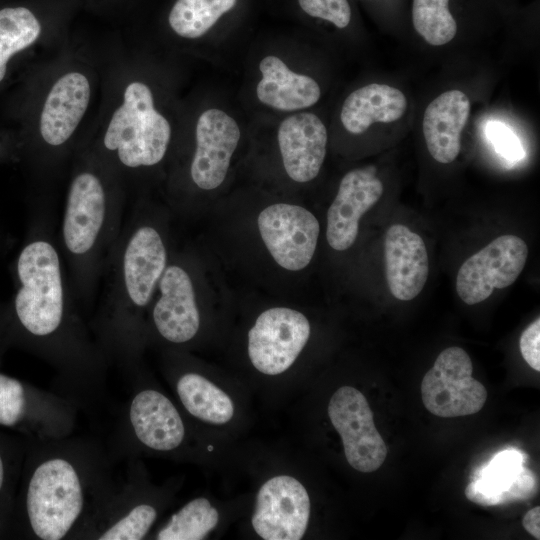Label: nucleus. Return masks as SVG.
I'll return each mask as SVG.
<instances>
[{"label": "nucleus", "instance_id": "nucleus-21", "mask_svg": "<svg viewBox=\"0 0 540 540\" xmlns=\"http://www.w3.org/2000/svg\"><path fill=\"white\" fill-rule=\"evenodd\" d=\"M277 138L288 176L301 183L313 180L327 150V129L321 119L309 112L291 115L280 124Z\"/></svg>", "mask_w": 540, "mask_h": 540}, {"label": "nucleus", "instance_id": "nucleus-8", "mask_svg": "<svg viewBox=\"0 0 540 540\" xmlns=\"http://www.w3.org/2000/svg\"><path fill=\"white\" fill-rule=\"evenodd\" d=\"M171 125L155 107L150 87L129 82L100 137L86 151L125 182L127 176L162 162ZM125 185V184H124Z\"/></svg>", "mask_w": 540, "mask_h": 540}, {"label": "nucleus", "instance_id": "nucleus-25", "mask_svg": "<svg viewBox=\"0 0 540 540\" xmlns=\"http://www.w3.org/2000/svg\"><path fill=\"white\" fill-rule=\"evenodd\" d=\"M262 78L256 93L259 101L281 111L310 107L321 96L319 84L311 77L293 72L278 57L270 55L259 64Z\"/></svg>", "mask_w": 540, "mask_h": 540}, {"label": "nucleus", "instance_id": "nucleus-7", "mask_svg": "<svg viewBox=\"0 0 540 540\" xmlns=\"http://www.w3.org/2000/svg\"><path fill=\"white\" fill-rule=\"evenodd\" d=\"M171 395L196 429L228 453L252 421V392L242 380L218 377L178 350H168L162 366Z\"/></svg>", "mask_w": 540, "mask_h": 540}, {"label": "nucleus", "instance_id": "nucleus-14", "mask_svg": "<svg viewBox=\"0 0 540 540\" xmlns=\"http://www.w3.org/2000/svg\"><path fill=\"white\" fill-rule=\"evenodd\" d=\"M326 414L340 437L347 464L361 473L378 470L386 459L387 447L365 395L356 387L343 384L330 396Z\"/></svg>", "mask_w": 540, "mask_h": 540}, {"label": "nucleus", "instance_id": "nucleus-2", "mask_svg": "<svg viewBox=\"0 0 540 540\" xmlns=\"http://www.w3.org/2000/svg\"><path fill=\"white\" fill-rule=\"evenodd\" d=\"M167 264L161 229L134 212L105 261L101 299L88 322L108 364L125 376L142 367L146 316Z\"/></svg>", "mask_w": 540, "mask_h": 540}, {"label": "nucleus", "instance_id": "nucleus-35", "mask_svg": "<svg viewBox=\"0 0 540 540\" xmlns=\"http://www.w3.org/2000/svg\"><path fill=\"white\" fill-rule=\"evenodd\" d=\"M0 150H1V147H0Z\"/></svg>", "mask_w": 540, "mask_h": 540}, {"label": "nucleus", "instance_id": "nucleus-17", "mask_svg": "<svg viewBox=\"0 0 540 540\" xmlns=\"http://www.w3.org/2000/svg\"><path fill=\"white\" fill-rule=\"evenodd\" d=\"M261 238L273 259L282 268H305L315 253L320 232L316 217L302 206L278 203L258 216Z\"/></svg>", "mask_w": 540, "mask_h": 540}, {"label": "nucleus", "instance_id": "nucleus-20", "mask_svg": "<svg viewBox=\"0 0 540 540\" xmlns=\"http://www.w3.org/2000/svg\"><path fill=\"white\" fill-rule=\"evenodd\" d=\"M383 191L374 167L353 169L344 175L327 211L326 238L333 249L344 251L354 244L360 218L379 201Z\"/></svg>", "mask_w": 540, "mask_h": 540}, {"label": "nucleus", "instance_id": "nucleus-5", "mask_svg": "<svg viewBox=\"0 0 540 540\" xmlns=\"http://www.w3.org/2000/svg\"><path fill=\"white\" fill-rule=\"evenodd\" d=\"M128 379L131 390L116 423L112 460L147 456L205 467L228 465L232 454L205 438L143 367Z\"/></svg>", "mask_w": 540, "mask_h": 540}, {"label": "nucleus", "instance_id": "nucleus-27", "mask_svg": "<svg viewBox=\"0 0 540 540\" xmlns=\"http://www.w3.org/2000/svg\"><path fill=\"white\" fill-rule=\"evenodd\" d=\"M41 32L38 18L28 8L0 10V83L6 77L11 59L35 44Z\"/></svg>", "mask_w": 540, "mask_h": 540}, {"label": "nucleus", "instance_id": "nucleus-10", "mask_svg": "<svg viewBox=\"0 0 540 540\" xmlns=\"http://www.w3.org/2000/svg\"><path fill=\"white\" fill-rule=\"evenodd\" d=\"M311 336L308 318L288 307L261 312L249 328L246 356L251 376L245 384L269 404L296 395L293 370Z\"/></svg>", "mask_w": 540, "mask_h": 540}, {"label": "nucleus", "instance_id": "nucleus-18", "mask_svg": "<svg viewBox=\"0 0 540 540\" xmlns=\"http://www.w3.org/2000/svg\"><path fill=\"white\" fill-rule=\"evenodd\" d=\"M249 496L221 500L209 494L190 498L165 520L159 521L147 539L207 540L220 536L246 512Z\"/></svg>", "mask_w": 540, "mask_h": 540}, {"label": "nucleus", "instance_id": "nucleus-16", "mask_svg": "<svg viewBox=\"0 0 540 540\" xmlns=\"http://www.w3.org/2000/svg\"><path fill=\"white\" fill-rule=\"evenodd\" d=\"M528 257L524 240L502 235L470 256L456 277V291L467 305L487 299L494 289L512 285L522 272Z\"/></svg>", "mask_w": 540, "mask_h": 540}, {"label": "nucleus", "instance_id": "nucleus-32", "mask_svg": "<svg viewBox=\"0 0 540 540\" xmlns=\"http://www.w3.org/2000/svg\"><path fill=\"white\" fill-rule=\"evenodd\" d=\"M540 507L536 506L530 509L522 519V525L525 530L536 539H540Z\"/></svg>", "mask_w": 540, "mask_h": 540}, {"label": "nucleus", "instance_id": "nucleus-26", "mask_svg": "<svg viewBox=\"0 0 540 540\" xmlns=\"http://www.w3.org/2000/svg\"><path fill=\"white\" fill-rule=\"evenodd\" d=\"M239 0H176L168 24L178 36L196 39L206 34Z\"/></svg>", "mask_w": 540, "mask_h": 540}, {"label": "nucleus", "instance_id": "nucleus-9", "mask_svg": "<svg viewBox=\"0 0 540 540\" xmlns=\"http://www.w3.org/2000/svg\"><path fill=\"white\" fill-rule=\"evenodd\" d=\"M183 479L154 484L140 458H128L122 480H113L98 497L76 540H143L181 489Z\"/></svg>", "mask_w": 540, "mask_h": 540}, {"label": "nucleus", "instance_id": "nucleus-31", "mask_svg": "<svg viewBox=\"0 0 540 540\" xmlns=\"http://www.w3.org/2000/svg\"><path fill=\"white\" fill-rule=\"evenodd\" d=\"M520 352L526 363L540 371V319L537 318L522 332L519 340Z\"/></svg>", "mask_w": 540, "mask_h": 540}, {"label": "nucleus", "instance_id": "nucleus-29", "mask_svg": "<svg viewBox=\"0 0 540 540\" xmlns=\"http://www.w3.org/2000/svg\"><path fill=\"white\" fill-rule=\"evenodd\" d=\"M304 14L330 23L338 29L347 28L353 18L349 0H296Z\"/></svg>", "mask_w": 540, "mask_h": 540}, {"label": "nucleus", "instance_id": "nucleus-4", "mask_svg": "<svg viewBox=\"0 0 540 540\" xmlns=\"http://www.w3.org/2000/svg\"><path fill=\"white\" fill-rule=\"evenodd\" d=\"M77 158L57 241L73 296L80 307L87 308L123 225L125 185L86 151Z\"/></svg>", "mask_w": 540, "mask_h": 540}, {"label": "nucleus", "instance_id": "nucleus-33", "mask_svg": "<svg viewBox=\"0 0 540 540\" xmlns=\"http://www.w3.org/2000/svg\"><path fill=\"white\" fill-rule=\"evenodd\" d=\"M4 456L3 450L0 448V498L4 497L8 481L7 464Z\"/></svg>", "mask_w": 540, "mask_h": 540}, {"label": "nucleus", "instance_id": "nucleus-12", "mask_svg": "<svg viewBox=\"0 0 540 540\" xmlns=\"http://www.w3.org/2000/svg\"><path fill=\"white\" fill-rule=\"evenodd\" d=\"M145 321V340L177 350L199 337L202 316L189 271L179 263L167 264Z\"/></svg>", "mask_w": 540, "mask_h": 540}, {"label": "nucleus", "instance_id": "nucleus-6", "mask_svg": "<svg viewBox=\"0 0 540 540\" xmlns=\"http://www.w3.org/2000/svg\"><path fill=\"white\" fill-rule=\"evenodd\" d=\"M231 463L249 472L252 488L242 520L247 536L302 540L310 530L312 496L296 464V452L279 447L238 445Z\"/></svg>", "mask_w": 540, "mask_h": 540}, {"label": "nucleus", "instance_id": "nucleus-19", "mask_svg": "<svg viewBox=\"0 0 540 540\" xmlns=\"http://www.w3.org/2000/svg\"><path fill=\"white\" fill-rule=\"evenodd\" d=\"M196 147L190 164V177L202 190L220 186L240 139L237 122L224 111L210 108L198 118Z\"/></svg>", "mask_w": 540, "mask_h": 540}, {"label": "nucleus", "instance_id": "nucleus-28", "mask_svg": "<svg viewBox=\"0 0 540 540\" xmlns=\"http://www.w3.org/2000/svg\"><path fill=\"white\" fill-rule=\"evenodd\" d=\"M453 0H412L411 23L415 32L432 46L450 43L457 35L458 21Z\"/></svg>", "mask_w": 540, "mask_h": 540}, {"label": "nucleus", "instance_id": "nucleus-11", "mask_svg": "<svg viewBox=\"0 0 540 540\" xmlns=\"http://www.w3.org/2000/svg\"><path fill=\"white\" fill-rule=\"evenodd\" d=\"M92 95L88 76L79 70L59 75L47 90L38 116L30 156L41 170H52L68 153Z\"/></svg>", "mask_w": 540, "mask_h": 540}, {"label": "nucleus", "instance_id": "nucleus-13", "mask_svg": "<svg viewBox=\"0 0 540 540\" xmlns=\"http://www.w3.org/2000/svg\"><path fill=\"white\" fill-rule=\"evenodd\" d=\"M78 409L54 391L40 390L0 373V425L20 428L32 439L70 436Z\"/></svg>", "mask_w": 540, "mask_h": 540}, {"label": "nucleus", "instance_id": "nucleus-24", "mask_svg": "<svg viewBox=\"0 0 540 540\" xmlns=\"http://www.w3.org/2000/svg\"><path fill=\"white\" fill-rule=\"evenodd\" d=\"M408 101L398 88L371 83L351 92L345 99L340 113L343 127L359 135L376 123H392L406 113Z\"/></svg>", "mask_w": 540, "mask_h": 540}, {"label": "nucleus", "instance_id": "nucleus-34", "mask_svg": "<svg viewBox=\"0 0 540 540\" xmlns=\"http://www.w3.org/2000/svg\"><path fill=\"white\" fill-rule=\"evenodd\" d=\"M8 338L5 315H4V306H0V349L4 344V341Z\"/></svg>", "mask_w": 540, "mask_h": 540}, {"label": "nucleus", "instance_id": "nucleus-23", "mask_svg": "<svg viewBox=\"0 0 540 540\" xmlns=\"http://www.w3.org/2000/svg\"><path fill=\"white\" fill-rule=\"evenodd\" d=\"M470 111V99L459 89L447 90L427 105L422 129L428 152L434 160L449 164L457 158Z\"/></svg>", "mask_w": 540, "mask_h": 540}, {"label": "nucleus", "instance_id": "nucleus-1", "mask_svg": "<svg viewBox=\"0 0 540 540\" xmlns=\"http://www.w3.org/2000/svg\"><path fill=\"white\" fill-rule=\"evenodd\" d=\"M36 214L13 263L8 338L56 370L54 392L92 410L105 395L109 364L73 296L49 219Z\"/></svg>", "mask_w": 540, "mask_h": 540}, {"label": "nucleus", "instance_id": "nucleus-15", "mask_svg": "<svg viewBox=\"0 0 540 540\" xmlns=\"http://www.w3.org/2000/svg\"><path fill=\"white\" fill-rule=\"evenodd\" d=\"M472 373V361L464 349L453 346L443 350L422 379L426 409L443 418L479 412L487 400V390Z\"/></svg>", "mask_w": 540, "mask_h": 540}, {"label": "nucleus", "instance_id": "nucleus-30", "mask_svg": "<svg viewBox=\"0 0 540 540\" xmlns=\"http://www.w3.org/2000/svg\"><path fill=\"white\" fill-rule=\"evenodd\" d=\"M486 134L496 151L510 161H519L524 157L523 147L517 136L500 122H489Z\"/></svg>", "mask_w": 540, "mask_h": 540}, {"label": "nucleus", "instance_id": "nucleus-3", "mask_svg": "<svg viewBox=\"0 0 540 540\" xmlns=\"http://www.w3.org/2000/svg\"><path fill=\"white\" fill-rule=\"evenodd\" d=\"M22 513L26 536L75 540L113 480L112 458L95 440L32 439Z\"/></svg>", "mask_w": 540, "mask_h": 540}, {"label": "nucleus", "instance_id": "nucleus-22", "mask_svg": "<svg viewBox=\"0 0 540 540\" xmlns=\"http://www.w3.org/2000/svg\"><path fill=\"white\" fill-rule=\"evenodd\" d=\"M386 278L398 300L414 299L424 288L429 259L423 239L402 224L390 226L385 236Z\"/></svg>", "mask_w": 540, "mask_h": 540}]
</instances>
